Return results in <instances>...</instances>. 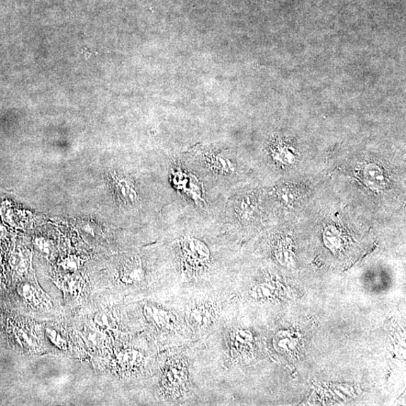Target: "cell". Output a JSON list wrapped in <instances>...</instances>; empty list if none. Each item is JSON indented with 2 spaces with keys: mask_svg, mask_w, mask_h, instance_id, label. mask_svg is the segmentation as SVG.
I'll use <instances>...</instances> for the list:
<instances>
[{
  "mask_svg": "<svg viewBox=\"0 0 406 406\" xmlns=\"http://www.w3.org/2000/svg\"><path fill=\"white\" fill-rule=\"evenodd\" d=\"M185 262L191 264H199L204 262L209 257L207 246L195 240H187L183 245Z\"/></svg>",
  "mask_w": 406,
  "mask_h": 406,
  "instance_id": "obj_1",
  "label": "cell"
},
{
  "mask_svg": "<svg viewBox=\"0 0 406 406\" xmlns=\"http://www.w3.org/2000/svg\"><path fill=\"white\" fill-rule=\"evenodd\" d=\"M144 271L140 262L132 261L123 266L121 270L120 279L123 283L133 285L143 280Z\"/></svg>",
  "mask_w": 406,
  "mask_h": 406,
  "instance_id": "obj_2",
  "label": "cell"
},
{
  "mask_svg": "<svg viewBox=\"0 0 406 406\" xmlns=\"http://www.w3.org/2000/svg\"><path fill=\"white\" fill-rule=\"evenodd\" d=\"M214 311L209 306L196 307L190 310L188 319L196 327H205L209 326L214 320Z\"/></svg>",
  "mask_w": 406,
  "mask_h": 406,
  "instance_id": "obj_3",
  "label": "cell"
},
{
  "mask_svg": "<svg viewBox=\"0 0 406 406\" xmlns=\"http://www.w3.org/2000/svg\"><path fill=\"white\" fill-rule=\"evenodd\" d=\"M144 317L150 323L157 326H166L171 324L168 312L153 306H145L143 309Z\"/></svg>",
  "mask_w": 406,
  "mask_h": 406,
  "instance_id": "obj_4",
  "label": "cell"
},
{
  "mask_svg": "<svg viewBox=\"0 0 406 406\" xmlns=\"http://www.w3.org/2000/svg\"><path fill=\"white\" fill-rule=\"evenodd\" d=\"M94 323L99 331H109L116 328V321L113 315L106 311L97 312L94 316Z\"/></svg>",
  "mask_w": 406,
  "mask_h": 406,
  "instance_id": "obj_5",
  "label": "cell"
},
{
  "mask_svg": "<svg viewBox=\"0 0 406 406\" xmlns=\"http://www.w3.org/2000/svg\"><path fill=\"white\" fill-rule=\"evenodd\" d=\"M20 296L29 302H35L37 295V288L30 281L21 282L18 286Z\"/></svg>",
  "mask_w": 406,
  "mask_h": 406,
  "instance_id": "obj_6",
  "label": "cell"
},
{
  "mask_svg": "<svg viewBox=\"0 0 406 406\" xmlns=\"http://www.w3.org/2000/svg\"><path fill=\"white\" fill-rule=\"evenodd\" d=\"M11 264L18 272H26L30 264L28 254L21 252L16 253L11 257Z\"/></svg>",
  "mask_w": 406,
  "mask_h": 406,
  "instance_id": "obj_7",
  "label": "cell"
},
{
  "mask_svg": "<svg viewBox=\"0 0 406 406\" xmlns=\"http://www.w3.org/2000/svg\"><path fill=\"white\" fill-rule=\"evenodd\" d=\"M116 189L119 196L130 202L137 199V193L134 189L126 182V180H119L116 183Z\"/></svg>",
  "mask_w": 406,
  "mask_h": 406,
  "instance_id": "obj_8",
  "label": "cell"
},
{
  "mask_svg": "<svg viewBox=\"0 0 406 406\" xmlns=\"http://www.w3.org/2000/svg\"><path fill=\"white\" fill-rule=\"evenodd\" d=\"M45 333H47L49 341L54 345L61 350H66V341L59 331L51 328V327H47V330H45Z\"/></svg>",
  "mask_w": 406,
  "mask_h": 406,
  "instance_id": "obj_9",
  "label": "cell"
},
{
  "mask_svg": "<svg viewBox=\"0 0 406 406\" xmlns=\"http://www.w3.org/2000/svg\"><path fill=\"white\" fill-rule=\"evenodd\" d=\"M61 266L66 273L73 274L80 268L81 261L76 256L70 255L63 259Z\"/></svg>",
  "mask_w": 406,
  "mask_h": 406,
  "instance_id": "obj_10",
  "label": "cell"
},
{
  "mask_svg": "<svg viewBox=\"0 0 406 406\" xmlns=\"http://www.w3.org/2000/svg\"><path fill=\"white\" fill-rule=\"evenodd\" d=\"M139 357L138 352L133 351V350H128V351H124L118 355V360L123 367H133L137 364Z\"/></svg>",
  "mask_w": 406,
  "mask_h": 406,
  "instance_id": "obj_11",
  "label": "cell"
},
{
  "mask_svg": "<svg viewBox=\"0 0 406 406\" xmlns=\"http://www.w3.org/2000/svg\"><path fill=\"white\" fill-rule=\"evenodd\" d=\"M34 245H35L39 252L47 256L51 255L54 250L53 242L47 238H44V237H38L34 241Z\"/></svg>",
  "mask_w": 406,
  "mask_h": 406,
  "instance_id": "obj_12",
  "label": "cell"
},
{
  "mask_svg": "<svg viewBox=\"0 0 406 406\" xmlns=\"http://www.w3.org/2000/svg\"><path fill=\"white\" fill-rule=\"evenodd\" d=\"M84 336L87 344L94 347L98 345L101 343L102 338H103L101 333L90 330L85 331Z\"/></svg>",
  "mask_w": 406,
  "mask_h": 406,
  "instance_id": "obj_13",
  "label": "cell"
},
{
  "mask_svg": "<svg viewBox=\"0 0 406 406\" xmlns=\"http://www.w3.org/2000/svg\"><path fill=\"white\" fill-rule=\"evenodd\" d=\"M64 290L68 293H74L78 289V281L73 279H69L64 282Z\"/></svg>",
  "mask_w": 406,
  "mask_h": 406,
  "instance_id": "obj_14",
  "label": "cell"
},
{
  "mask_svg": "<svg viewBox=\"0 0 406 406\" xmlns=\"http://www.w3.org/2000/svg\"><path fill=\"white\" fill-rule=\"evenodd\" d=\"M82 231L90 236H94V230L93 227L88 223L84 224L82 226Z\"/></svg>",
  "mask_w": 406,
  "mask_h": 406,
  "instance_id": "obj_15",
  "label": "cell"
}]
</instances>
